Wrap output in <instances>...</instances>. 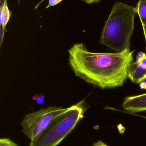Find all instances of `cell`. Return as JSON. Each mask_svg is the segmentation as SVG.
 Masks as SVG:
<instances>
[{"instance_id": "obj_4", "label": "cell", "mask_w": 146, "mask_h": 146, "mask_svg": "<svg viewBox=\"0 0 146 146\" xmlns=\"http://www.w3.org/2000/svg\"><path fill=\"white\" fill-rule=\"evenodd\" d=\"M70 107L50 106L35 112L27 114L21 123L23 133L31 142L37 138L57 118L69 111Z\"/></svg>"}, {"instance_id": "obj_13", "label": "cell", "mask_w": 146, "mask_h": 146, "mask_svg": "<svg viewBox=\"0 0 146 146\" xmlns=\"http://www.w3.org/2000/svg\"><path fill=\"white\" fill-rule=\"evenodd\" d=\"M142 27H143V30H144V34H145V38L146 45V25L142 24Z\"/></svg>"}, {"instance_id": "obj_1", "label": "cell", "mask_w": 146, "mask_h": 146, "mask_svg": "<svg viewBox=\"0 0 146 146\" xmlns=\"http://www.w3.org/2000/svg\"><path fill=\"white\" fill-rule=\"evenodd\" d=\"M69 64L76 76L102 89L121 86L128 77L135 50L120 53H97L87 50L83 43L69 50Z\"/></svg>"}, {"instance_id": "obj_7", "label": "cell", "mask_w": 146, "mask_h": 146, "mask_svg": "<svg viewBox=\"0 0 146 146\" xmlns=\"http://www.w3.org/2000/svg\"><path fill=\"white\" fill-rule=\"evenodd\" d=\"M10 11L8 7L7 0L4 3L0 6V25L1 30L3 32L5 31L7 24L9 21L10 18Z\"/></svg>"}, {"instance_id": "obj_12", "label": "cell", "mask_w": 146, "mask_h": 146, "mask_svg": "<svg viewBox=\"0 0 146 146\" xmlns=\"http://www.w3.org/2000/svg\"><path fill=\"white\" fill-rule=\"evenodd\" d=\"M93 146H107V145H105V143H104L103 142L101 141H99L97 142H96V143H94L93 144Z\"/></svg>"}, {"instance_id": "obj_3", "label": "cell", "mask_w": 146, "mask_h": 146, "mask_svg": "<svg viewBox=\"0 0 146 146\" xmlns=\"http://www.w3.org/2000/svg\"><path fill=\"white\" fill-rule=\"evenodd\" d=\"M84 100L73 105L67 113L58 117L29 146L58 145L75 127L85 111Z\"/></svg>"}, {"instance_id": "obj_5", "label": "cell", "mask_w": 146, "mask_h": 146, "mask_svg": "<svg viewBox=\"0 0 146 146\" xmlns=\"http://www.w3.org/2000/svg\"><path fill=\"white\" fill-rule=\"evenodd\" d=\"M128 77L133 83L140 84L142 89H146V53H138L136 61L129 66Z\"/></svg>"}, {"instance_id": "obj_2", "label": "cell", "mask_w": 146, "mask_h": 146, "mask_svg": "<svg viewBox=\"0 0 146 146\" xmlns=\"http://www.w3.org/2000/svg\"><path fill=\"white\" fill-rule=\"evenodd\" d=\"M136 13L135 7L122 2L116 3L102 31L100 43L117 53L130 49Z\"/></svg>"}, {"instance_id": "obj_9", "label": "cell", "mask_w": 146, "mask_h": 146, "mask_svg": "<svg viewBox=\"0 0 146 146\" xmlns=\"http://www.w3.org/2000/svg\"><path fill=\"white\" fill-rule=\"evenodd\" d=\"M0 146H19L16 143L8 138L0 139Z\"/></svg>"}, {"instance_id": "obj_6", "label": "cell", "mask_w": 146, "mask_h": 146, "mask_svg": "<svg viewBox=\"0 0 146 146\" xmlns=\"http://www.w3.org/2000/svg\"><path fill=\"white\" fill-rule=\"evenodd\" d=\"M122 106L125 110L131 113L146 111V93L126 97Z\"/></svg>"}, {"instance_id": "obj_8", "label": "cell", "mask_w": 146, "mask_h": 146, "mask_svg": "<svg viewBox=\"0 0 146 146\" xmlns=\"http://www.w3.org/2000/svg\"><path fill=\"white\" fill-rule=\"evenodd\" d=\"M136 9L141 24L146 25V0H139Z\"/></svg>"}, {"instance_id": "obj_10", "label": "cell", "mask_w": 146, "mask_h": 146, "mask_svg": "<svg viewBox=\"0 0 146 146\" xmlns=\"http://www.w3.org/2000/svg\"><path fill=\"white\" fill-rule=\"evenodd\" d=\"M48 1H49V3H48L47 7H45V9L48 8L50 7L56 6L57 4H59L63 0H48Z\"/></svg>"}, {"instance_id": "obj_14", "label": "cell", "mask_w": 146, "mask_h": 146, "mask_svg": "<svg viewBox=\"0 0 146 146\" xmlns=\"http://www.w3.org/2000/svg\"><path fill=\"white\" fill-rule=\"evenodd\" d=\"M6 0H0V6H1L4 3V1Z\"/></svg>"}, {"instance_id": "obj_11", "label": "cell", "mask_w": 146, "mask_h": 146, "mask_svg": "<svg viewBox=\"0 0 146 146\" xmlns=\"http://www.w3.org/2000/svg\"><path fill=\"white\" fill-rule=\"evenodd\" d=\"M85 3L87 4H92V3H96L99 2L101 0H81Z\"/></svg>"}]
</instances>
